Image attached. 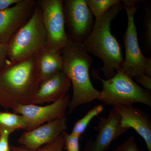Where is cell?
Listing matches in <instances>:
<instances>
[{
    "mask_svg": "<svg viewBox=\"0 0 151 151\" xmlns=\"http://www.w3.org/2000/svg\"><path fill=\"white\" fill-rule=\"evenodd\" d=\"M40 84L35 56L19 62L8 60L0 70V105L13 110L33 104Z\"/></svg>",
    "mask_w": 151,
    "mask_h": 151,
    "instance_id": "obj_1",
    "label": "cell"
},
{
    "mask_svg": "<svg viewBox=\"0 0 151 151\" xmlns=\"http://www.w3.org/2000/svg\"><path fill=\"white\" fill-rule=\"evenodd\" d=\"M124 6H113L106 13L96 19L91 32L82 44L86 51L99 58L103 63L102 70L106 79L112 78L121 68L124 58L120 44L111 33V24Z\"/></svg>",
    "mask_w": 151,
    "mask_h": 151,
    "instance_id": "obj_2",
    "label": "cell"
},
{
    "mask_svg": "<svg viewBox=\"0 0 151 151\" xmlns=\"http://www.w3.org/2000/svg\"><path fill=\"white\" fill-rule=\"evenodd\" d=\"M63 71L70 79L73 96L68 105V114L84 104L98 99L100 91L93 86L89 76V68L93 60L83 44L70 41L61 52Z\"/></svg>",
    "mask_w": 151,
    "mask_h": 151,
    "instance_id": "obj_3",
    "label": "cell"
},
{
    "mask_svg": "<svg viewBox=\"0 0 151 151\" xmlns=\"http://www.w3.org/2000/svg\"><path fill=\"white\" fill-rule=\"evenodd\" d=\"M95 78L103 84L98 99L105 105L113 107H129L141 103L151 107V95L148 91L133 81L121 70L109 79H102L96 70H93Z\"/></svg>",
    "mask_w": 151,
    "mask_h": 151,
    "instance_id": "obj_4",
    "label": "cell"
},
{
    "mask_svg": "<svg viewBox=\"0 0 151 151\" xmlns=\"http://www.w3.org/2000/svg\"><path fill=\"white\" fill-rule=\"evenodd\" d=\"M47 43L46 31L37 2L31 17L8 44V59L11 62H17L30 58L46 47Z\"/></svg>",
    "mask_w": 151,
    "mask_h": 151,
    "instance_id": "obj_5",
    "label": "cell"
},
{
    "mask_svg": "<svg viewBox=\"0 0 151 151\" xmlns=\"http://www.w3.org/2000/svg\"><path fill=\"white\" fill-rule=\"evenodd\" d=\"M127 17V27L123 35L125 58L119 70L132 78L142 74L151 76V59L144 56L138 42L134 17L140 1H122Z\"/></svg>",
    "mask_w": 151,
    "mask_h": 151,
    "instance_id": "obj_6",
    "label": "cell"
},
{
    "mask_svg": "<svg viewBox=\"0 0 151 151\" xmlns=\"http://www.w3.org/2000/svg\"><path fill=\"white\" fill-rule=\"evenodd\" d=\"M47 36V48L62 52L70 40L65 31L63 1L38 0Z\"/></svg>",
    "mask_w": 151,
    "mask_h": 151,
    "instance_id": "obj_7",
    "label": "cell"
},
{
    "mask_svg": "<svg viewBox=\"0 0 151 151\" xmlns=\"http://www.w3.org/2000/svg\"><path fill=\"white\" fill-rule=\"evenodd\" d=\"M63 10L68 37L70 40L83 43L94 24L86 0H64Z\"/></svg>",
    "mask_w": 151,
    "mask_h": 151,
    "instance_id": "obj_8",
    "label": "cell"
},
{
    "mask_svg": "<svg viewBox=\"0 0 151 151\" xmlns=\"http://www.w3.org/2000/svg\"><path fill=\"white\" fill-rule=\"evenodd\" d=\"M70 96L65 95L62 99L44 106L34 104L19 105L13 110L14 113L23 116L26 123V131H30L45 123L66 116L70 101Z\"/></svg>",
    "mask_w": 151,
    "mask_h": 151,
    "instance_id": "obj_9",
    "label": "cell"
},
{
    "mask_svg": "<svg viewBox=\"0 0 151 151\" xmlns=\"http://www.w3.org/2000/svg\"><path fill=\"white\" fill-rule=\"evenodd\" d=\"M37 4L35 0H20L13 6L0 11V43H9L31 17Z\"/></svg>",
    "mask_w": 151,
    "mask_h": 151,
    "instance_id": "obj_10",
    "label": "cell"
},
{
    "mask_svg": "<svg viewBox=\"0 0 151 151\" xmlns=\"http://www.w3.org/2000/svg\"><path fill=\"white\" fill-rule=\"evenodd\" d=\"M67 119L65 116L47 123L34 129L23 133L18 143L30 151H35L42 146L54 142L67 130Z\"/></svg>",
    "mask_w": 151,
    "mask_h": 151,
    "instance_id": "obj_11",
    "label": "cell"
},
{
    "mask_svg": "<svg viewBox=\"0 0 151 151\" xmlns=\"http://www.w3.org/2000/svg\"><path fill=\"white\" fill-rule=\"evenodd\" d=\"M95 129L98 132L96 138L87 141L84 151H105L114 140L129 130L121 127V117L114 108L108 117H101Z\"/></svg>",
    "mask_w": 151,
    "mask_h": 151,
    "instance_id": "obj_12",
    "label": "cell"
},
{
    "mask_svg": "<svg viewBox=\"0 0 151 151\" xmlns=\"http://www.w3.org/2000/svg\"><path fill=\"white\" fill-rule=\"evenodd\" d=\"M121 117V127L132 128L143 138L148 151H151V119L140 108L134 107H113Z\"/></svg>",
    "mask_w": 151,
    "mask_h": 151,
    "instance_id": "obj_13",
    "label": "cell"
},
{
    "mask_svg": "<svg viewBox=\"0 0 151 151\" xmlns=\"http://www.w3.org/2000/svg\"><path fill=\"white\" fill-rule=\"evenodd\" d=\"M71 86L70 79L63 71L57 73L40 83L33 104L57 102L67 95Z\"/></svg>",
    "mask_w": 151,
    "mask_h": 151,
    "instance_id": "obj_14",
    "label": "cell"
},
{
    "mask_svg": "<svg viewBox=\"0 0 151 151\" xmlns=\"http://www.w3.org/2000/svg\"><path fill=\"white\" fill-rule=\"evenodd\" d=\"M40 83L63 71L61 52L45 47L35 55Z\"/></svg>",
    "mask_w": 151,
    "mask_h": 151,
    "instance_id": "obj_15",
    "label": "cell"
},
{
    "mask_svg": "<svg viewBox=\"0 0 151 151\" xmlns=\"http://www.w3.org/2000/svg\"><path fill=\"white\" fill-rule=\"evenodd\" d=\"M26 129L25 120L21 115L9 111H0V134L5 131L11 134L16 130Z\"/></svg>",
    "mask_w": 151,
    "mask_h": 151,
    "instance_id": "obj_16",
    "label": "cell"
},
{
    "mask_svg": "<svg viewBox=\"0 0 151 151\" xmlns=\"http://www.w3.org/2000/svg\"><path fill=\"white\" fill-rule=\"evenodd\" d=\"M104 107L102 105H95L81 119L75 122L71 134L81 137L86 129L90 122L98 115L103 112Z\"/></svg>",
    "mask_w": 151,
    "mask_h": 151,
    "instance_id": "obj_17",
    "label": "cell"
},
{
    "mask_svg": "<svg viewBox=\"0 0 151 151\" xmlns=\"http://www.w3.org/2000/svg\"><path fill=\"white\" fill-rule=\"evenodd\" d=\"M86 4L93 16L97 19L121 2L119 0H86Z\"/></svg>",
    "mask_w": 151,
    "mask_h": 151,
    "instance_id": "obj_18",
    "label": "cell"
},
{
    "mask_svg": "<svg viewBox=\"0 0 151 151\" xmlns=\"http://www.w3.org/2000/svg\"><path fill=\"white\" fill-rule=\"evenodd\" d=\"M63 147L64 139L62 134L54 142L45 145L36 150H29L22 146H10V149L11 151H62Z\"/></svg>",
    "mask_w": 151,
    "mask_h": 151,
    "instance_id": "obj_19",
    "label": "cell"
},
{
    "mask_svg": "<svg viewBox=\"0 0 151 151\" xmlns=\"http://www.w3.org/2000/svg\"><path fill=\"white\" fill-rule=\"evenodd\" d=\"M64 139L63 148L67 151H80L79 150V139L80 137L66 131L63 132Z\"/></svg>",
    "mask_w": 151,
    "mask_h": 151,
    "instance_id": "obj_20",
    "label": "cell"
},
{
    "mask_svg": "<svg viewBox=\"0 0 151 151\" xmlns=\"http://www.w3.org/2000/svg\"><path fill=\"white\" fill-rule=\"evenodd\" d=\"M145 37L146 43L149 47L151 46V8L148 6L146 9L145 12Z\"/></svg>",
    "mask_w": 151,
    "mask_h": 151,
    "instance_id": "obj_21",
    "label": "cell"
},
{
    "mask_svg": "<svg viewBox=\"0 0 151 151\" xmlns=\"http://www.w3.org/2000/svg\"><path fill=\"white\" fill-rule=\"evenodd\" d=\"M112 151H145L138 148L134 136H130L122 145Z\"/></svg>",
    "mask_w": 151,
    "mask_h": 151,
    "instance_id": "obj_22",
    "label": "cell"
},
{
    "mask_svg": "<svg viewBox=\"0 0 151 151\" xmlns=\"http://www.w3.org/2000/svg\"><path fill=\"white\" fill-rule=\"evenodd\" d=\"M138 84L143 87L144 89L148 91L151 89V76L142 74L134 78Z\"/></svg>",
    "mask_w": 151,
    "mask_h": 151,
    "instance_id": "obj_23",
    "label": "cell"
},
{
    "mask_svg": "<svg viewBox=\"0 0 151 151\" xmlns=\"http://www.w3.org/2000/svg\"><path fill=\"white\" fill-rule=\"evenodd\" d=\"M11 134L6 131L0 134V151H11L9 145V137Z\"/></svg>",
    "mask_w": 151,
    "mask_h": 151,
    "instance_id": "obj_24",
    "label": "cell"
},
{
    "mask_svg": "<svg viewBox=\"0 0 151 151\" xmlns=\"http://www.w3.org/2000/svg\"><path fill=\"white\" fill-rule=\"evenodd\" d=\"M7 48L8 44L0 43V70L8 61Z\"/></svg>",
    "mask_w": 151,
    "mask_h": 151,
    "instance_id": "obj_25",
    "label": "cell"
},
{
    "mask_svg": "<svg viewBox=\"0 0 151 151\" xmlns=\"http://www.w3.org/2000/svg\"><path fill=\"white\" fill-rule=\"evenodd\" d=\"M20 1V0H0V11L9 8L11 6L15 4Z\"/></svg>",
    "mask_w": 151,
    "mask_h": 151,
    "instance_id": "obj_26",
    "label": "cell"
}]
</instances>
